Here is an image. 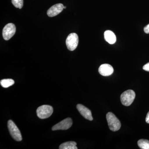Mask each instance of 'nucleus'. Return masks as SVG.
<instances>
[{
	"mask_svg": "<svg viewBox=\"0 0 149 149\" xmlns=\"http://www.w3.org/2000/svg\"><path fill=\"white\" fill-rule=\"evenodd\" d=\"M106 118L109 129L111 131H116L120 129L121 123L113 113L112 112L108 113Z\"/></svg>",
	"mask_w": 149,
	"mask_h": 149,
	"instance_id": "obj_1",
	"label": "nucleus"
},
{
	"mask_svg": "<svg viewBox=\"0 0 149 149\" xmlns=\"http://www.w3.org/2000/svg\"><path fill=\"white\" fill-rule=\"evenodd\" d=\"M136 94L132 90H128L123 92L120 96V101L125 106L130 105L135 100Z\"/></svg>",
	"mask_w": 149,
	"mask_h": 149,
	"instance_id": "obj_2",
	"label": "nucleus"
},
{
	"mask_svg": "<svg viewBox=\"0 0 149 149\" xmlns=\"http://www.w3.org/2000/svg\"><path fill=\"white\" fill-rule=\"evenodd\" d=\"M53 112L52 107L48 105H44L37 108V116L41 119H45L49 117Z\"/></svg>",
	"mask_w": 149,
	"mask_h": 149,
	"instance_id": "obj_3",
	"label": "nucleus"
},
{
	"mask_svg": "<svg viewBox=\"0 0 149 149\" xmlns=\"http://www.w3.org/2000/svg\"><path fill=\"white\" fill-rule=\"evenodd\" d=\"M8 127L11 136L15 140L17 141H20L22 140V136L19 129L12 120H8Z\"/></svg>",
	"mask_w": 149,
	"mask_h": 149,
	"instance_id": "obj_4",
	"label": "nucleus"
},
{
	"mask_svg": "<svg viewBox=\"0 0 149 149\" xmlns=\"http://www.w3.org/2000/svg\"><path fill=\"white\" fill-rule=\"evenodd\" d=\"M79 42L78 35L76 33L70 34L66 40V45L68 49L70 51H73L76 49Z\"/></svg>",
	"mask_w": 149,
	"mask_h": 149,
	"instance_id": "obj_5",
	"label": "nucleus"
},
{
	"mask_svg": "<svg viewBox=\"0 0 149 149\" xmlns=\"http://www.w3.org/2000/svg\"><path fill=\"white\" fill-rule=\"evenodd\" d=\"M16 27L13 23H8L6 25L3 30V36L5 40L11 39L15 34Z\"/></svg>",
	"mask_w": 149,
	"mask_h": 149,
	"instance_id": "obj_6",
	"label": "nucleus"
},
{
	"mask_svg": "<svg viewBox=\"0 0 149 149\" xmlns=\"http://www.w3.org/2000/svg\"><path fill=\"white\" fill-rule=\"evenodd\" d=\"M72 124V122L71 118H68L54 125L52 128V130L54 131L59 130H68L71 127Z\"/></svg>",
	"mask_w": 149,
	"mask_h": 149,
	"instance_id": "obj_7",
	"label": "nucleus"
},
{
	"mask_svg": "<svg viewBox=\"0 0 149 149\" xmlns=\"http://www.w3.org/2000/svg\"><path fill=\"white\" fill-rule=\"evenodd\" d=\"M63 7L64 6L61 3L54 5L48 10L47 12V15L50 17L56 16L62 11L64 9Z\"/></svg>",
	"mask_w": 149,
	"mask_h": 149,
	"instance_id": "obj_8",
	"label": "nucleus"
},
{
	"mask_svg": "<svg viewBox=\"0 0 149 149\" xmlns=\"http://www.w3.org/2000/svg\"><path fill=\"white\" fill-rule=\"evenodd\" d=\"M77 109L83 117L89 120H93L92 112L88 108L81 104H78L77 105Z\"/></svg>",
	"mask_w": 149,
	"mask_h": 149,
	"instance_id": "obj_9",
	"label": "nucleus"
},
{
	"mask_svg": "<svg viewBox=\"0 0 149 149\" xmlns=\"http://www.w3.org/2000/svg\"><path fill=\"white\" fill-rule=\"evenodd\" d=\"M98 70L99 73L102 76H108L113 73V68L110 65L104 64L100 65Z\"/></svg>",
	"mask_w": 149,
	"mask_h": 149,
	"instance_id": "obj_10",
	"label": "nucleus"
},
{
	"mask_svg": "<svg viewBox=\"0 0 149 149\" xmlns=\"http://www.w3.org/2000/svg\"><path fill=\"white\" fill-rule=\"evenodd\" d=\"M104 39L110 44H114L116 42V36L113 32L110 30H107L104 33Z\"/></svg>",
	"mask_w": 149,
	"mask_h": 149,
	"instance_id": "obj_11",
	"label": "nucleus"
},
{
	"mask_svg": "<svg viewBox=\"0 0 149 149\" xmlns=\"http://www.w3.org/2000/svg\"><path fill=\"white\" fill-rule=\"evenodd\" d=\"M77 143L74 141H69L61 144L60 146V149H77Z\"/></svg>",
	"mask_w": 149,
	"mask_h": 149,
	"instance_id": "obj_12",
	"label": "nucleus"
},
{
	"mask_svg": "<svg viewBox=\"0 0 149 149\" xmlns=\"http://www.w3.org/2000/svg\"><path fill=\"white\" fill-rule=\"evenodd\" d=\"M14 81L13 79H3L0 82L1 85L4 88H8L14 84Z\"/></svg>",
	"mask_w": 149,
	"mask_h": 149,
	"instance_id": "obj_13",
	"label": "nucleus"
},
{
	"mask_svg": "<svg viewBox=\"0 0 149 149\" xmlns=\"http://www.w3.org/2000/svg\"><path fill=\"white\" fill-rule=\"evenodd\" d=\"M138 146L142 149H149V141L145 139H141L138 142Z\"/></svg>",
	"mask_w": 149,
	"mask_h": 149,
	"instance_id": "obj_14",
	"label": "nucleus"
},
{
	"mask_svg": "<svg viewBox=\"0 0 149 149\" xmlns=\"http://www.w3.org/2000/svg\"><path fill=\"white\" fill-rule=\"evenodd\" d=\"M12 3L15 7L21 9L23 6V0H12Z\"/></svg>",
	"mask_w": 149,
	"mask_h": 149,
	"instance_id": "obj_15",
	"label": "nucleus"
},
{
	"mask_svg": "<svg viewBox=\"0 0 149 149\" xmlns=\"http://www.w3.org/2000/svg\"><path fill=\"white\" fill-rule=\"evenodd\" d=\"M143 69L146 70V71L149 72V62L144 65L143 67Z\"/></svg>",
	"mask_w": 149,
	"mask_h": 149,
	"instance_id": "obj_16",
	"label": "nucleus"
},
{
	"mask_svg": "<svg viewBox=\"0 0 149 149\" xmlns=\"http://www.w3.org/2000/svg\"><path fill=\"white\" fill-rule=\"evenodd\" d=\"M144 31L146 34H149V24L144 27Z\"/></svg>",
	"mask_w": 149,
	"mask_h": 149,
	"instance_id": "obj_17",
	"label": "nucleus"
},
{
	"mask_svg": "<svg viewBox=\"0 0 149 149\" xmlns=\"http://www.w3.org/2000/svg\"><path fill=\"white\" fill-rule=\"evenodd\" d=\"M146 122L147 123H149V111L146 117Z\"/></svg>",
	"mask_w": 149,
	"mask_h": 149,
	"instance_id": "obj_18",
	"label": "nucleus"
},
{
	"mask_svg": "<svg viewBox=\"0 0 149 149\" xmlns=\"http://www.w3.org/2000/svg\"><path fill=\"white\" fill-rule=\"evenodd\" d=\"M63 8H64V9H65L66 8V6H64V7H63Z\"/></svg>",
	"mask_w": 149,
	"mask_h": 149,
	"instance_id": "obj_19",
	"label": "nucleus"
}]
</instances>
